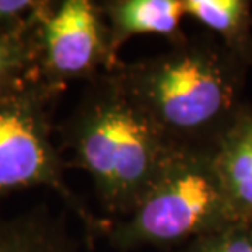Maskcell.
I'll use <instances>...</instances> for the list:
<instances>
[{
    "instance_id": "cell-1",
    "label": "cell",
    "mask_w": 252,
    "mask_h": 252,
    "mask_svg": "<svg viewBox=\"0 0 252 252\" xmlns=\"http://www.w3.org/2000/svg\"><path fill=\"white\" fill-rule=\"evenodd\" d=\"M249 65L210 33L122 63L126 94L174 146L211 148L246 103Z\"/></svg>"
},
{
    "instance_id": "cell-2",
    "label": "cell",
    "mask_w": 252,
    "mask_h": 252,
    "mask_svg": "<svg viewBox=\"0 0 252 252\" xmlns=\"http://www.w3.org/2000/svg\"><path fill=\"white\" fill-rule=\"evenodd\" d=\"M58 138L70 154L65 165L89 174L110 221L134 210L175 148L129 98L117 70L85 85Z\"/></svg>"
},
{
    "instance_id": "cell-3",
    "label": "cell",
    "mask_w": 252,
    "mask_h": 252,
    "mask_svg": "<svg viewBox=\"0 0 252 252\" xmlns=\"http://www.w3.org/2000/svg\"><path fill=\"white\" fill-rule=\"evenodd\" d=\"M238 223L211 148L175 146L134 210L110 221L103 238L118 252L170 249Z\"/></svg>"
},
{
    "instance_id": "cell-4",
    "label": "cell",
    "mask_w": 252,
    "mask_h": 252,
    "mask_svg": "<svg viewBox=\"0 0 252 252\" xmlns=\"http://www.w3.org/2000/svg\"><path fill=\"white\" fill-rule=\"evenodd\" d=\"M59 97L38 75L0 95V196L49 189L82 221L90 239L103 238L110 220L95 216L65 182L67 165L53 138V107Z\"/></svg>"
},
{
    "instance_id": "cell-5",
    "label": "cell",
    "mask_w": 252,
    "mask_h": 252,
    "mask_svg": "<svg viewBox=\"0 0 252 252\" xmlns=\"http://www.w3.org/2000/svg\"><path fill=\"white\" fill-rule=\"evenodd\" d=\"M36 72L63 94L75 80L92 82L123 61L113 53L108 25L92 0H48L36 28Z\"/></svg>"
},
{
    "instance_id": "cell-6",
    "label": "cell",
    "mask_w": 252,
    "mask_h": 252,
    "mask_svg": "<svg viewBox=\"0 0 252 252\" xmlns=\"http://www.w3.org/2000/svg\"><path fill=\"white\" fill-rule=\"evenodd\" d=\"M100 8L118 58L120 49L134 36H159L170 46L189 38L182 28L184 0H107L100 2Z\"/></svg>"
},
{
    "instance_id": "cell-7",
    "label": "cell",
    "mask_w": 252,
    "mask_h": 252,
    "mask_svg": "<svg viewBox=\"0 0 252 252\" xmlns=\"http://www.w3.org/2000/svg\"><path fill=\"white\" fill-rule=\"evenodd\" d=\"M211 158L236 213L252 224V107L248 102L211 146Z\"/></svg>"
},
{
    "instance_id": "cell-8",
    "label": "cell",
    "mask_w": 252,
    "mask_h": 252,
    "mask_svg": "<svg viewBox=\"0 0 252 252\" xmlns=\"http://www.w3.org/2000/svg\"><path fill=\"white\" fill-rule=\"evenodd\" d=\"M0 252H80L63 218L48 206L15 216L0 215Z\"/></svg>"
},
{
    "instance_id": "cell-9",
    "label": "cell",
    "mask_w": 252,
    "mask_h": 252,
    "mask_svg": "<svg viewBox=\"0 0 252 252\" xmlns=\"http://www.w3.org/2000/svg\"><path fill=\"white\" fill-rule=\"evenodd\" d=\"M185 15L252 65V5L248 0H184Z\"/></svg>"
},
{
    "instance_id": "cell-10",
    "label": "cell",
    "mask_w": 252,
    "mask_h": 252,
    "mask_svg": "<svg viewBox=\"0 0 252 252\" xmlns=\"http://www.w3.org/2000/svg\"><path fill=\"white\" fill-rule=\"evenodd\" d=\"M41 13L27 28L10 33H0V95L23 80L38 75L36 28Z\"/></svg>"
},
{
    "instance_id": "cell-11",
    "label": "cell",
    "mask_w": 252,
    "mask_h": 252,
    "mask_svg": "<svg viewBox=\"0 0 252 252\" xmlns=\"http://www.w3.org/2000/svg\"><path fill=\"white\" fill-rule=\"evenodd\" d=\"M182 252H252V224L238 223L191 241Z\"/></svg>"
},
{
    "instance_id": "cell-12",
    "label": "cell",
    "mask_w": 252,
    "mask_h": 252,
    "mask_svg": "<svg viewBox=\"0 0 252 252\" xmlns=\"http://www.w3.org/2000/svg\"><path fill=\"white\" fill-rule=\"evenodd\" d=\"M46 0H0V33H10L32 25Z\"/></svg>"
}]
</instances>
